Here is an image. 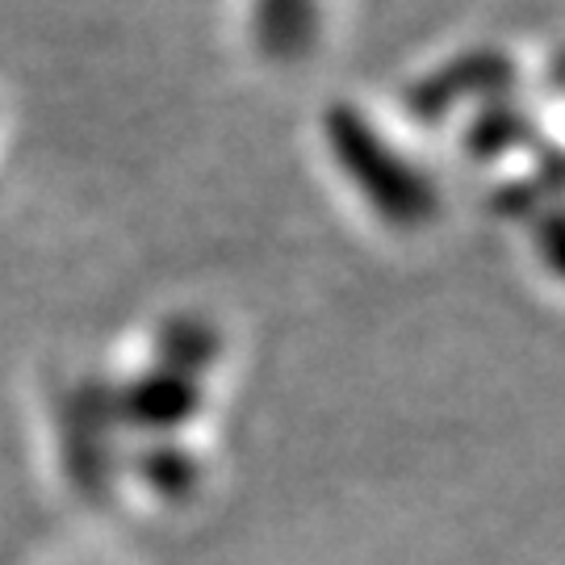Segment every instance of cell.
Segmentation results:
<instances>
[{
    "mask_svg": "<svg viewBox=\"0 0 565 565\" xmlns=\"http://www.w3.org/2000/svg\"><path fill=\"white\" fill-rule=\"evenodd\" d=\"M323 147L352 193L369 205L373 218L394 231H419L436 218L440 198L424 168L403 147L385 139V130L352 102H331L319 118Z\"/></svg>",
    "mask_w": 565,
    "mask_h": 565,
    "instance_id": "obj_1",
    "label": "cell"
},
{
    "mask_svg": "<svg viewBox=\"0 0 565 565\" xmlns=\"http://www.w3.org/2000/svg\"><path fill=\"white\" fill-rule=\"evenodd\" d=\"M13 135H18V118H13V105L0 88V193L9 184V163H13Z\"/></svg>",
    "mask_w": 565,
    "mask_h": 565,
    "instance_id": "obj_5",
    "label": "cell"
},
{
    "mask_svg": "<svg viewBox=\"0 0 565 565\" xmlns=\"http://www.w3.org/2000/svg\"><path fill=\"white\" fill-rule=\"evenodd\" d=\"M511 81H515V67H511V60H503V55H494V51H482V55H469V60H457L452 67H445V72H436L431 81H424L419 88H415V109L424 114V118H440L445 109H452L457 105V97H499V93H507L511 88Z\"/></svg>",
    "mask_w": 565,
    "mask_h": 565,
    "instance_id": "obj_3",
    "label": "cell"
},
{
    "mask_svg": "<svg viewBox=\"0 0 565 565\" xmlns=\"http://www.w3.org/2000/svg\"><path fill=\"white\" fill-rule=\"evenodd\" d=\"M247 51L268 67H298L323 42V0H239Z\"/></svg>",
    "mask_w": 565,
    "mask_h": 565,
    "instance_id": "obj_2",
    "label": "cell"
},
{
    "mask_svg": "<svg viewBox=\"0 0 565 565\" xmlns=\"http://www.w3.org/2000/svg\"><path fill=\"white\" fill-rule=\"evenodd\" d=\"M536 252L548 264V273L565 281V210H553L536 226Z\"/></svg>",
    "mask_w": 565,
    "mask_h": 565,
    "instance_id": "obj_4",
    "label": "cell"
}]
</instances>
